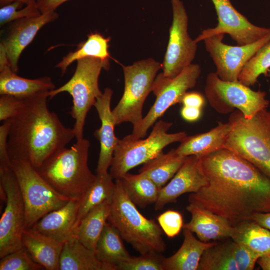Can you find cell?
Masks as SVG:
<instances>
[{"label":"cell","mask_w":270,"mask_h":270,"mask_svg":"<svg viewBox=\"0 0 270 270\" xmlns=\"http://www.w3.org/2000/svg\"><path fill=\"white\" fill-rule=\"evenodd\" d=\"M218 16L216 27L202 30L195 39L198 43L211 36L228 34L236 42L243 46L253 43L269 34L270 28L256 26L236 9L230 0H211Z\"/></svg>","instance_id":"obj_15"},{"label":"cell","mask_w":270,"mask_h":270,"mask_svg":"<svg viewBox=\"0 0 270 270\" xmlns=\"http://www.w3.org/2000/svg\"><path fill=\"white\" fill-rule=\"evenodd\" d=\"M232 247L238 270H253L258 258L244 246L233 240Z\"/></svg>","instance_id":"obj_39"},{"label":"cell","mask_w":270,"mask_h":270,"mask_svg":"<svg viewBox=\"0 0 270 270\" xmlns=\"http://www.w3.org/2000/svg\"><path fill=\"white\" fill-rule=\"evenodd\" d=\"M172 22L162 68L166 77L174 78L192 64L197 50V42L188 33V18L181 0H171Z\"/></svg>","instance_id":"obj_13"},{"label":"cell","mask_w":270,"mask_h":270,"mask_svg":"<svg viewBox=\"0 0 270 270\" xmlns=\"http://www.w3.org/2000/svg\"><path fill=\"white\" fill-rule=\"evenodd\" d=\"M22 243L32 260L44 269L59 270L60 256L64 243L31 228L24 230Z\"/></svg>","instance_id":"obj_22"},{"label":"cell","mask_w":270,"mask_h":270,"mask_svg":"<svg viewBox=\"0 0 270 270\" xmlns=\"http://www.w3.org/2000/svg\"><path fill=\"white\" fill-rule=\"evenodd\" d=\"M10 126V120H8L0 126V168L11 166L8 145Z\"/></svg>","instance_id":"obj_41"},{"label":"cell","mask_w":270,"mask_h":270,"mask_svg":"<svg viewBox=\"0 0 270 270\" xmlns=\"http://www.w3.org/2000/svg\"><path fill=\"white\" fill-rule=\"evenodd\" d=\"M202 110L201 108L182 106L180 110L182 118L188 122H194L201 117Z\"/></svg>","instance_id":"obj_43"},{"label":"cell","mask_w":270,"mask_h":270,"mask_svg":"<svg viewBox=\"0 0 270 270\" xmlns=\"http://www.w3.org/2000/svg\"><path fill=\"white\" fill-rule=\"evenodd\" d=\"M19 1H15L1 7L0 9V26L13 21L25 18L36 16L42 13L37 3L26 5Z\"/></svg>","instance_id":"obj_35"},{"label":"cell","mask_w":270,"mask_h":270,"mask_svg":"<svg viewBox=\"0 0 270 270\" xmlns=\"http://www.w3.org/2000/svg\"><path fill=\"white\" fill-rule=\"evenodd\" d=\"M164 258L160 253L156 252L140 254L137 257L131 256L121 262L117 270H164Z\"/></svg>","instance_id":"obj_37"},{"label":"cell","mask_w":270,"mask_h":270,"mask_svg":"<svg viewBox=\"0 0 270 270\" xmlns=\"http://www.w3.org/2000/svg\"><path fill=\"white\" fill-rule=\"evenodd\" d=\"M186 156L179 155L176 149L162 152L144 164L140 170L161 188L171 180L182 165Z\"/></svg>","instance_id":"obj_29"},{"label":"cell","mask_w":270,"mask_h":270,"mask_svg":"<svg viewBox=\"0 0 270 270\" xmlns=\"http://www.w3.org/2000/svg\"><path fill=\"white\" fill-rule=\"evenodd\" d=\"M59 270H108V268L98 260L94 252L73 237L64 244Z\"/></svg>","instance_id":"obj_26"},{"label":"cell","mask_w":270,"mask_h":270,"mask_svg":"<svg viewBox=\"0 0 270 270\" xmlns=\"http://www.w3.org/2000/svg\"><path fill=\"white\" fill-rule=\"evenodd\" d=\"M24 98L8 94H0V120L5 121L13 118L22 106Z\"/></svg>","instance_id":"obj_40"},{"label":"cell","mask_w":270,"mask_h":270,"mask_svg":"<svg viewBox=\"0 0 270 270\" xmlns=\"http://www.w3.org/2000/svg\"><path fill=\"white\" fill-rule=\"evenodd\" d=\"M68 0H36V3L41 13L55 11L62 4Z\"/></svg>","instance_id":"obj_44"},{"label":"cell","mask_w":270,"mask_h":270,"mask_svg":"<svg viewBox=\"0 0 270 270\" xmlns=\"http://www.w3.org/2000/svg\"><path fill=\"white\" fill-rule=\"evenodd\" d=\"M112 94V90L110 88H105L94 105L101 122L100 127L94 132V136L99 141L100 147L96 173L108 172L119 140L114 134V126L116 124L110 109Z\"/></svg>","instance_id":"obj_18"},{"label":"cell","mask_w":270,"mask_h":270,"mask_svg":"<svg viewBox=\"0 0 270 270\" xmlns=\"http://www.w3.org/2000/svg\"><path fill=\"white\" fill-rule=\"evenodd\" d=\"M90 142L83 138L58 150L36 170L58 192L81 200L96 178L88 166Z\"/></svg>","instance_id":"obj_3"},{"label":"cell","mask_w":270,"mask_h":270,"mask_svg":"<svg viewBox=\"0 0 270 270\" xmlns=\"http://www.w3.org/2000/svg\"><path fill=\"white\" fill-rule=\"evenodd\" d=\"M118 230L106 222L98 240L95 253L108 270H117L118 266L132 256L126 248Z\"/></svg>","instance_id":"obj_25"},{"label":"cell","mask_w":270,"mask_h":270,"mask_svg":"<svg viewBox=\"0 0 270 270\" xmlns=\"http://www.w3.org/2000/svg\"><path fill=\"white\" fill-rule=\"evenodd\" d=\"M157 220L162 230L170 238L176 236L183 228L182 215L176 210H166L160 214Z\"/></svg>","instance_id":"obj_38"},{"label":"cell","mask_w":270,"mask_h":270,"mask_svg":"<svg viewBox=\"0 0 270 270\" xmlns=\"http://www.w3.org/2000/svg\"><path fill=\"white\" fill-rule=\"evenodd\" d=\"M109 63L94 57H86L77 60L75 72L65 84L49 91L48 98L68 92L72 98L70 114L74 120L72 128L76 141L84 138V128L89 110L102 92L98 86V78L102 68L108 70Z\"/></svg>","instance_id":"obj_6"},{"label":"cell","mask_w":270,"mask_h":270,"mask_svg":"<svg viewBox=\"0 0 270 270\" xmlns=\"http://www.w3.org/2000/svg\"><path fill=\"white\" fill-rule=\"evenodd\" d=\"M111 202L105 201L89 212L80 221L74 232L75 238L94 252L110 214Z\"/></svg>","instance_id":"obj_28"},{"label":"cell","mask_w":270,"mask_h":270,"mask_svg":"<svg viewBox=\"0 0 270 270\" xmlns=\"http://www.w3.org/2000/svg\"><path fill=\"white\" fill-rule=\"evenodd\" d=\"M232 128L230 123L219 122L218 125L208 132L187 136L176 148L182 156L196 155L202 157L224 148Z\"/></svg>","instance_id":"obj_23"},{"label":"cell","mask_w":270,"mask_h":270,"mask_svg":"<svg viewBox=\"0 0 270 270\" xmlns=\"http://www.w3.org/2000/svg\"><path fill=\"white\" fill-rule=\"evenodd\" d=\"M270 69V42L261 47L242 70L238 80L250 86L258 81L262 74L266 76Z\"/></svg>","instance_id":"obj_34"},{"label":"cell","mask_w":270,"mask_h":270,"mask_svg":"<svg viewBox=\"0 0 270 270\" xmlns=\"http://www.w3.org/2000/svg\"><path fill=\"white\" fill-rule=\"evenodd\" d=\"M120 180L125 192L136 205L145 208L156 202L160 188L146 175L128 172Z\"/></svg>","instance_id":"obj_31"},{"label":"cell","mask_w":270,"mask_h":270,"mask_svg":"<svg viewBox=\"0 0 270 270\" xmlns=\"http://www.w3.org/2000/svg\"><path fill=\"white\" fill-rule=\"evenodd\" d=\"M162 67V64L151 58L135 62L131 66H122L124 90L112 110L116 125L129 122L134 126L141 122L144 101L152 91L156 74Z\"/></svg>","instance_id":"obj_9"},{"label":"cell","mask_w":270,"mask_h":270,"mask_svg":"<svg viewBox=\"0 0 270 270\" xmlns=\"http://www.w3.org/2000/svg\"><path fill=\"white\" fill-rule=\"evenodd\" d=\"M113 179L108 172L96 173L95 180L80 200L76 230L80 221L89 212L105 201H112L116 188Z\"/></svg>","instance_id":"obj_30"},{"label":"cell","mask_w":270,"mask_h":270,"mask_svg":"<svg viewBox=\"0 0 270 270\" xmlns=\"http://www.w3.org/2000/svg\"><path fill=\"white\" fill-rule=\"evenodd\" d=\"M252 220L270 230V212L254 214Z\"/></svg>","instance_id":"obj_45"},{"label":"cell","mask_w":270,"mask_h":270,"mask_svg":"<svg viewBox=\"0 0 270 270\" xmlns=\"http://www.w3.org/2000/svg\"><path fill=\"white\" fill-rule=\"evenodd\" d=\"M232 128L224 145L270 178V110H260L250 118L238 110L228 120Z\"/></svg>","instance_id":"obj_5"},{"label":"cell","mask_w":270,"mask_h":270,"mask_svg":"<svg viewBox=\"0 0 270 270\" xmlns=\"http://www.w3.org/2000/svg\"><path fill=\"white\" fill-rule=\"evenodd\" d=\"M204 90L210 105L222 114L236 108L245 118H250L269 105L266 92L254 90L238 80H222L216 72L207 76Z\"/></svg>","instance_id":"obj_10"},{"label":"cell","mask_w":270,"mask_h":270,"mask_svg":"<svg viewBox=\"0 0 270 270\" xmlns=\"http://www.w3.org/2000/svg\"><path fill=\"white\" fill-rule=\"evenodd\" d=\"M266 76H268L270 78V69L268 70Z\"/></svg>","instance_id":"obj_48"},{"label":"cell","mask_w":270,"mask_h":270,"mask_svg":"<svg viewBox=\"0 0 270 270\" xmlns=\"http://www.w3.org/2000/svg\"><path fill=\"white\" fill-rule=\"evenodd\" d=\"M224 34L211 36L204 40L206 50L216 67L218 77L225 81L238 80L244 66L264 45L270 42V34L251 44L230 46L223 42Z\"/></svg>","instance_id":"obj_14"},{"label":"cell","mask_w":270,"mask_h":270,"mask_svg":"<svg viewBox=\"0 0 270 270\" xmlns=\"http://www.w3.org/2000/svg\"><path fill=\"white\" fill-rule=\"evenodd\" d=\"M200 72V66L192 64L172 78L160 74L154 80L152 90L156 96L155 102L141 122L133 126L131 137L136 139L144 137L150 128L170 107L180 103L187 90L196 84Z\"/></svg>","instance_id":"obj_11"},{"label":"cell","mask_w":270,"mask_h":270,"mask_svg":"<svg viewBox=\"0 0 270 270\" xmlns=\"http://www.w3.org/2000/svg\"><path fill=\"white\" fill-rule=\"evenodd\" d=\"M54 88L55 85L49 76L28 79L18 76L10 67L4 50L0 44V94L26 98Z\"/></svg>","instance_id":"obj_19"},{"label":"cell","mask_w":270,"mask_h":270,"mask_svg":"<svg viewBox=\"0 0 270 270\" xmlns=\"http://www.w3.org/2000/svg\"><path fill=\"white\" fill-rule=\"evenodd\" d=\"M0 186L6 194V206L0 220V258L22 248L26 210L12 166L0 168Z\"/></svg>","instance_id":"obj_12"},{"label":"cell","mask_w":270,"mask_h":270,"mask_svg":"<svg viewBox=\"0 0 270 270\" xmlns=\"http://www.w3.org/2000/svg\"><path fill=\"white\" fill-rule=\"evenodd\" d=\"M256 263L263 270H270V254L259 258Z\"/></svg>","instance_id":"obj_46"},{"label":"cell","mask_w":270,"mask_h":270,"mask_svg":"<svg viewBox=\"0 0 270 270\" xmlns=\"http://www.w3.org/2000/svg\"><path fill=\"white\" fill-rule=\"evenodd\" d=\"M115 183L108 222L140 254L163 252L166 246L159 224L138 210L125 192L120 179L116 180Z\"/></svg>","instance_id":"obj_4"},{"label":"cell","mask_w":270,"mask_h":270,"mask_svg":"<svg viewBox=\"0 0 270 270\" xmlns=\"http://www.w3.org/2000/svg\"><path fill=\"white\" fill-rule=\"evenodd\" d=\"M208 182L200 161V157L191 155L186 157L182 166L170 180L162 187L154 204L156 210H160L167 204L176 202L185 193L197 192Z\"/></svg>","instance_id":"obj_16"},{"label":"cell","mask_w":270,"mask_h":270,"mask_svg":"<svg viewBox=\"0 0 270 270\" xmlns=\"http://www.w3.org/2000/svg\"><path fill=\"white\" fill-rule=\"evenodd\" d=\"M232 241L216 242L205 250L197 270H238L233 256Z\"/></svg>","instance_id":"obj_33"},{"label":"cell","mask_w":270,"mask_h":270,"mask_svg":"<svg viewBox=\"0 0 270 270\" xmlns=\"http://www.w3.org/2000/svg\"><path fill=\"white\" fill-rule=\"evenodd\" d=\"M44 269L34 261L23 247L0 258V270H40Z\"/></svg>","instance_id":"obj_36"},{"label":"cell","mask_w":270,"mask_h":270,"mask_svg":"<svg viewBox=\"0 0 270 270\" xmlns=\"http://www.w3.org/2000/svg\"><path fill=\"white\" fill-rule=\"evenodd\" d=\"M11 166L24 202L26 228L66 204L70 199L56 191L28 160H12Z\"/></svg>","instance_id":"obj_8"},{"label":"cell","mask_w":270,"mask_h":270,"mask_svg":"<svg viewBox=\"0 0 270 270\" xmlns=\"http://www.w3.org/2000/svg\"><path fill=\"white\" fill-rule=\"evenodd\" d=\"M183 230V242L174 254L164 258V270H197L204 252L216 242H203L197 240L188 230Z\"/></svg>","instance_id":"obj_24"},{"label":"cell","mask_w":270,"mask_h":270,"mask_svg":"<svg viewBox=\"0 0 270 270\" xmlns=\"http://www.w3.org/2000/svg\"><path fill=\"white\" fill-rule=\"evenodd\" d=\"M180 103L184 106L202 108L205 104V99L198 92H186L182 97Z\"/></svg>","instance_id":"obj_42"},{"label":"cell","mask_w":270,"mask_h":270,"mask_svg":"<svg viewBox=\"0 0 270 270\" xmlns=\"http://www.w3.org/2000/svg\"><path fill=\"white\" fill-rule=\"evenodd\" d=\"M172 124L162 120L155 123L145 139L134 138L130 134L119 139L110 167L114 179L121 178L132 168L144 164L163 152L170 144L182 142L188 136L186 132H168Z\"/></svg>","instance_id":"obj_7"},{"label":"cell","mask_w":270,"mask_h":270,"mask_svg":"<svg viewBox=\"0 0 270 270\" xmlns=\"http://www.w3.org/2000/svg\"><path fill=\"white\" fill-rule=\"evenodd\" d=\"M230 238L258 258L270 254V230L252 220L243 221L233 226Z\"/></svg>","instance_id":"obj_27"},{"label":"cell","mask_w":270,"mask_h":270,"mask_svg":"<svg viewBox=\"0 0 270 270\" xmlns=\"http://www.w3.org/2000/svg\"><path fill=\"white\" fill-rule=\"evenodd\" d=\"M208 184L190 204L226 218L232 226L270 212V178L249 161L222 148L200 157Z\"/></svg>","instance_id":"obj_1"},{"label":"cell","mask_w":270,"mask_h":270,"mask_svg":"<svg viewBox=\"0 0 270 270\" xmlns=\"http://www.w3.org/2000/svg\"><path fill=\"white\" fill-rule=\"evenodd\" d=\"M58 17V14L52 11L14 21L6 36L0 43L13 71L18 72V60L22 52L32 42L39 30Z\"/></svg>","instance_id":"obj_17"},{"label":"cell","mask_w":270,"mask_h":270,"mask_svg":"<svg viewBox=\"0 0 270 270\" xmlns=\"http://www.w3.org/2000/svg\"><path fill=\"white\" fill-rule=\"evenodd\" d=\"M110 38H105L98 33H92L88 36V38L81 42L77 49L68 53L56 66L64 74L68 66L74 61L86 58L94 57L108 63L110 54L108 52Z\"/></svg>","instance_id":"obj_32"},{"label":"cell","mask_w":270,"mask_h":270,"mask_svg":"<svg viewBox=\"0 0 270 270\" xmlns=\"http://www.w3.org/2000/svg\"><path fill=\"white\" fill-rule=\"evenodd\" d=\"M186 209L191 220L182 228L195 233L200 240L208 242L230 238L233 226L226 218L192 204Z\"/></svg>","instance_id":"obj_21"},{"label":"cell","mask_w":270,"mask_h":270,"mask_svg":"<svg viewBox=\"0 0 270 270\" xmlns=\"http://www.w3.org/2000/svg\"><path fill=\"white\" fill-rule=\"evenodd\" d=\"M80 200L70 199L61 208L46 214L31 228L58 242L64 243L74 237Z\"/></svg>","instance_id":"obj_20"},{"label":"cell","mask_w":270,"mask_h":270,"mask_svg":"<svg viewBox=\"0 0 270 270\" xmlns=\"http://www.w3.org/2000/svg\"><path fill=\"white\" fill-rule=\"evenodd\" d=\"M48 92L24 98L17 114L10 119V160H26L36 170L75 138L73 128L65 126L58 115L48 110Z\"/></svg>","instance_id":"obj_2"},{"label":"cell","mask_w":270,"mask_h":270,"mask_svg":"<svg viewBox=\"0 0 270 270\" xmlns=\"http://www.w3.org/2000/svg\"><path fill=\"white\" fill-rule=\"evenodd\" d=\"M15 1L20 2L26 5L36 2V0H0V6L2 7Z\"/></svg>","instance_id":"obj_47"}]
</instances>
